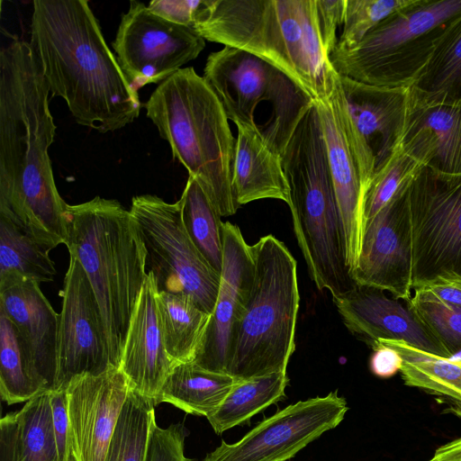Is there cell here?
<instances>
[{"label":"cell","instance_id":"obj_1","mask_svg":"<svg viewBox=\"0 0 461 461\" xmlns=\"http://www.w3.org/2000/svg\"><path fill=\"white\" fill-rule=\"evenodd\" d=\"M48 84L29 41L0 51V214L50 250L68 240L49 149L57 126Z\"/></svg>","mask_w":461,"mask_h":461},{"label":"cell","instance_id":"obj_2","mask_svg":"<svg viewBox=\"0 0 461 461\" xmlns=\"http://www.w3.org/2000/svg\"><path fill=\"white\" fill-rule=\"evenodd\" d=\"M30 45L52 96L65 100L76 122L100 133L134 122L138 90L106 44L85 0H34Z\"/></svg>","mask_w":461,"mask_h":461},{"label":"cell","instance_id":"obj_3","mask_svg":"<svg viewBox=\"0 0 461 461\" xmlns=\"http://www.w3.org/2000/svg\"><path fill=\"white\" fill-rule=\"evenodd\" d=\"M193 28L275 66L314 101L333 88L336 71L322 48L316 0H203Z\"/></svg>","mask_w":461,"mask_h":461},{"label":"cell","instance_id":"obj_4","mask_svg":"<svg viewBox=\"0 0 461 461\" xmlns=\"http://www.w3.org/2000/svg\"><path fill=\"white\" fill-rule=\"evenodd\" d=\"M67 248L82 265L99 304L110 361L121 367L131 321L147 278L145 245L130 211L95 196L67 205Z\"/></svg>","mask_w":461,"mask_h":461},{"label":"cell","instance_id":"obj_5","mask_svg":"<svg viewBox=\"0 0 461 461\" xmlns=\"http://www.w3.org/2000/svg\"><path fill=\"white\" fill-rule=\"evenodd\" d=\"M172 156L194 177L221 216L240 208L231 185L236 139L215 93L194 68L158 84L143 104Z\"/></svg>","mask_w":461,"mask_h":461},{"label":"cell","instance_id":"obj_6","mask_svg":"<svg viewBox=\"0 0 461 461\" xmlns=\"http://www.w3.org/2000/svg\"><path fill=\"white\" fill-rule=\"evenodd\" d=\"M290 189L294 234L320 291L332 299L357 285L348 267L344 226L330 176L315 102L300 121L282 156Z\"/></svg>","mask_w":461,"mask_h":461},{"label":"cell","instance_id":"obj_7","mask_svg":"<svg viewBox=\"0 0 461 461\" xmlns=\"http://www.w3.org/2000/svg\"><path fill=\"white\" fill-rule=\"evenodd\" d=\"M251 293L226 367L239 381L286 371L295 350L300 304L297 263L285 243L268 234L251 245Z\"/></svg>","mask_w":461,"mask_h":461},{"label":"cell","instance_id":"obj_8","mask_svg":"<svg viewBox=\"0 0 461 461\" xmlns=\"http://www.w3.org/2000/svg\"><path fill=\"white\" fill-rule=\"evenodd\" d=\"M203 77L220 100L228 120L236 125L258 130V105L268 104L273 112L272 147L280 156L314 102L275 66L230 46L208 56Z\"/></svg>","mask_w":461,"mask_h":461},{"label":"cell","instance_id":"obj_9","mask_svg":"<svg viewBox=\"0 0 461 461\" xmlns=\"http://www.w3.org/2000/svg\"><path fill=\"white\" fill-rule=\"evenodd\" d=\"M129 211L142 237L148 272L153 274L158 292L185 294L211 315L221 275L189 238L179 201L171 203L155 194L136 195Z\"/></svg>","mask_w":461,"mask_h":461},{"label":"cell","instance_id":"obj_10","mask_svg":"<svg viewBox=\"0 0 461 461\" xmlns=\"http://www.w3.org/2000/svg\"><path fill=\"white\" fill-rule=\"evenodd\" d=\"M413 287L443 272L461 275V176L426 167L406 191Z\"/></svg>","mask_w":461,"mask_h":461},{"label":"cell","instance_id":"obj_11","mask_svg":"<svg viewBox=\"0 0 461 461\" xmlns=\"http://www.w3.org/2000/svg\"><path fill=\"white\" fill-rule=\"evenodd\" d=\"M112 46L123 74L138 90L160 84L195 59L205 40L193 27L170 23L132 0Z\"/></svg>","mask_w":461,"mask_h":461},{"label":"cell","instance_id":"obj_12","mask_svg":"<svg viewBox=\"0 0 461 461\" xmlns=\"http://www.w3.org/2000/svg\"><path fill=\"white\" fill-rule=\"evenodd\" d=\"M405 90L406 86L365 84L336 72L331 96L365 194L393 149L403 114Z\"/></svg>","mask_w":461,"mask_h":461},{"label":"cell","instance_id":"obj_13","mask_svg":"<svg viewBox=\"0 0 461 461\" xmlns=\"http://www.w3.org/2000/svg\"><path fill=\"white\" fill-rule=\"evenodd\" d=\"M348 410L338 391L299 401L263 420L240 440H222L202 461H288L336 428Z\"/></svg>","mask_w":461,"mask_h":461},{"label":"cell","instance_id":"obj_14","mask_svg":"<svg viewBox=\"0 0 461 461\" xmlns=\"http://www.w3.org/2000/svg\"><path fill=\"white\" fill-rule=\"evenodd\" d=\"M59 295L57 374L53 390L76 377L100 375L112 366L103 317L87 276L74 253Z\"/></svg>","mask_w":461,"mask_h":461},{"label":"cell","instance_id":"obj_15","mask_svg":"<svg viewBox=\"0 0 461 461\" xmlns=\"http://www.w3.org/2000/svg\"><path fill=\"white\" fill-rule=\"evenodd\" d=\"M440 175L461 176V97L406 86L396 139Z\"/></svg>","mask_w":461,"mask_h":461},{"label":"cell","instance_id":"obj_16","mask_svg":"<svg viewBox=\"0 0 461 461\" xmlns=\"http://www.w3.org/2000/svg\"><path fill=\"white\" fill-rule=\"evenodd\" d=\"M407 189L366 223L353 271L357 285L387 291L404 301L413 292Z\"/></svg>","mask_w":461,"mask_h":461},{"label":"cell","instance_id":"obj_17","mask_svg":"<svg viewBox=\"0 0 461 461\" xmlns=\"http://www.w3.org/2000/svg\"><path fill=\"white\" fill-rule=\"evenodd\" d=\"M254 260L251 245L240 228L223 222V264L214 309L193 360L209 371L225 373L238 323L251 293Z\"/></svg>","mask_w":461,"mask_h":461},{"label":"cell","instance_id":"obj_18","mask_svg":"<svg viewBox=\"0 0 461 461\" xmlns=\"http://www.w3.org/2000/svg\"><path fill=\"white\" fill-rule=\"evenodd\" d=\"M75 461H104L117 420L131 391L120 368L74 378L66 389Z\"/></svg>","mask_w":461,"mask_h":461},{"label":"cell","instance_id":"obj_19","mask_svg":"<svg viewBox=\"0 0 461 461\" xmlns=\"http://www.w3.org/2000/svg\"><path fill=\"white\" fill-rule=\"evenodd\" d=\"M459 14L461 0L424 1L383 21L354 49L334 51L330 61L338 74L366 83L394 58L401 48Z\"/></svg>","mask_w":461,"mask_h":461},{"label":"cell","instance_id":"obj_20","mask_svg":"<svg viewBox=\"0 0 461 461\" xmlns=\"http://www.w3.org/2000/svg\"><path fill=\"white\" fill-rule=\"evenodd\" d=\"M332 300L347 329L370 346L381 339L402 341L450 357L407 306L395 298H389L384 291L357 285L345 295Z\"/></svg>","mask_w":461,"mask_h":461},{"label":"cell","instance_id":"obj_21","mask_svg":"<svg viewBox=\"0 0 461 461\" xmlns=\"http://www.w3.org/2000/svg\"><path fill=\"white\" fill-rule=\"evenodd\" d=\"M158 287L154 276L148 272L134 310L120 369L131 389L158 405L161 388L176 363L167 353L162 337Z\"/></svg>","mask_w":461,"mask_h":461},{"label":"cell","instance_id":"obj_22","mask_svg":"<svg viewBox=\"0 0 461 461\" xmlns=\"http://www.w3.org/2000/svg\"><path fill=\"white\" fill-rule=\"evenodd\" d=\"M0 312L12 321L27 345L45 390H53L59 314L40 284L16 276L0 278Z\"/></svg>","mask_w":461,"mask_h":461},{"label":"cell","instance_id":"obj_23","mask_svg":"<svg viewBox=\"0 0 461 461\" xmlns=\"http://www.w3.org/2000/svg\"><path fill=\"white\" fill-rule=\"evenodd\" d=\"M318 107L330 176L344 226L347 265L353 277L364 232V189L330 94L314 101Z\"/></svg>","mask_w":461,"mask_h":461},{"label":"cell","instance_id":"obj_24","mask_svg":"<svg viewBox=\"0 0 461 461\" xmlns=\"http://www.w3.org/2000/svg\"><path fill=\"white\" fill-rule=\"evenodd\" d=\"M231 185L239 207L260 199H277L291 203L290 189L281 156L271 149L261 133L251 127L236 125Z\"/></svg>","mask_w":461,"mask_h":461},{"label":"cell","instance_id":"obj_25","mask_svg":"<svg viewBox=\"0 0 461 461\" xmlns=\"http://www.w3.org/2000/svg\"><path fill=\"white\" fill-rule=\"evenodd\" d=\"M375 343L386 345L400 354L402 360L400 373L405 385L432 395L443 405V413L461 418V361L402 341L381 339Z\"/></svg>","mask_w":461,"mask_h":461},{"label":"cell","instance_id":"obj_26","mask_svg":"<svg viewBox=\"0 0 461 461\" xmlns=\"http://www.w3.org/2000/svg\"><path fill=\"white\" fill-rule=\"evenodd\" d=\"M239 380L225 373L202 368L194 362L175 365L159 394L158 403H170L183 411L211 416Z\"/></svg>","mask_w":461,"mask_h":461},{"label":"cell","instance_id":"obj_27","mask_svg":"<svg viewBox=\"0 0 461 461\" xmlns=\"http://www.w3.org/2000/svg\"><path fill=\"white\" fill-rule=\"evenodd\" d=\"M157 300L167 355L176 364L193 361L210 315L185 294L161 291Z\"/></svg>","mask_w":461,"mask_h":461},{"label":"cell","instance_id":"obj_28","mask_svg":"<svg viewBox=\"0 0 461 461\" xmlns=\"http://www.w3.org/2000/svg\"><path fill=\"white\" fill-rule=\"evenodd\" d=\"M286 371L238 381L218 409L206 418L216 434L249 421L285 397Z\"/></svg>","mask_w":461,"mask_h":461},{"label":"cell","instance_id":"obj_29","mask_svg":"<svg viewBox=\"0 0 461 461\" xmlns=\"http://www.w3.org/2000/svg\"><path fill=\"white\" fill-rule=\"evenodd\" d=\"M46 391L31 352L12 321L0 312V394L11 405Z\"/></svg>","mask_w":461,"mask_h":461},{"label":"cell","instance_id":"obj_30","mask_svg":"<svg viewBox=\"0 0 461 461\" xmlns=\"http://www.w3.org/2000/svg\"><path fill=\"white\" fill-rule=\"evenodd\" d=\"M185 230L208 264L221 275L223 264V222L199 183L188 176L180 199Z\"/></svg>","mask_w":461,"mask_h":461},{"label":"cell","instance_id":"obj_31","mask_svg":"<svg viewBox=\"0 0 461 461\" xmlns=\"http://www.w3.org/2000/svg\"><path fill=\"white\" fill-rule=\"evenodd\" d=\"M50 249L0 214V278L16 276L39 284L56 275Z\"/></svg>","mask_w":461,"mask_h":461},{"label":"cell","instance_id":"obj_32","mask_svg":"<svg viewBox=\"0 0 461 461\" xmlns=\"http://www.w3.org/2000/svg\"><path fill=\"white\" fill-rule=\"evenodd\" d=\"M15 419V461H59L50 391L27 401Z\"/></svg>","mask_w":461,"mask_h":461},{"label":"cell","instance_id":"obj_33","mask_svg":"<svg viewBox=\"0 0 461 461\" xmlns=\"http://www.w3.org/2000/svg\"><path fill=\"white\" fill-rule=\"evenodd\" d=\"M155 405L131 389L122 406L104 461H147Z\"/></svg>","mask_w":461,"mask_h":461},{"label":"cell","instance_id":"obj_34","mask_svg":"<svg viewBox=\"0 0 461 461\" xmlns=\"http://www.w3.org/2000/svg\"><path fill=\"white\" fill-rule=\"evenodd\" d=\"M427 163L403 145L395 142L382 167L375 174L363 203L364 228L396 195L406 190Z\"/></svg>","mask_w":461,"mask_h":461},{"label":"cell","instance_id":"obj_35","mask_svg":"<svg viewBox=\"0 0 461 461\" xmlns=\"http://www.w3.org/2000/svg\"><path fill=\"white\" fill-rule=\"evenodd\" d=\"M415 86L433 94L461 97V14L448 23Z\"/></svg>","mask_w":461,"mask_h":461},{"label":"cell","instance_id":"obj_36","mask_svg":"<svg viewBox=\"0 0 461 461\" xmlns=\"http://www.w3.org/2000/svg\"><path fill=\"white\" fill-rule=\"evenodd\" d=\"M407 308L443 346L450 357L461 352V308L429 294L413 291Z\"/></svg>","mask_w":461,"mask_h":461},{"label":"cell","instance_id":"obj_37","mask_svg":"<svg viewBox=\"0 0 461 461\" xmlns=\"http://www.w3.org/2000/svg\"><path fill=\"white\" fill-rule=\"evenodd\" d=\"M423 2L422 0H346L343 31L334 51L354 49L383 21L394 14L412 9Z\"/></svg>","mask_w":461,"mask_h":461},{"label":"cell","instance_id":"obj_38","mask_svg":"<svg viewBox=\"0 0 461 461\" xmlns=\"http://www.w3.org/2000/svg\"><path fill=\"white\" fill-rule=\"evenodd\" d=\"M187 435L188 430L182 423L163 429L155 420L150 430L147 461H196L185 456Z\"/></svg>","mask_w":461,"mask_h":461},{"label":"cell","instance_id":"obj_39","mask_svg":"<svg viewBox=\"0 0 461 461\" xmlns=\"http://www.w3.org/2000/svg\"><path fill=\"white\" fill-rule=\"evenodd\" d=\"M316 5L322 48L330 59L339 40L337 29L344 23L346 0H316Z\"/></svg>","mask_w":461,"mask_h":461},{"label":"cell","instance_id":"obj_40","mask_svg":"<svg viewBox=\"0 0 461 461\" xmlns=\"http://www.w3.org/2000/svg\"><path fill=\"white\" fill-rule=\"evenodd\" d=\"M50 394L59 461H75L69 429L67 391L51 390Z\"/></svg>","mask_w":461,"mask_h":461},{"label":"cell","instance_id":"obj_41","mask_svg":"<svg viewBox=\"0 0 461 461\" xmlns=\"http://www.w3.org/2000/svg\"><path fill=\"white\" fill-rule=\"evenodd\" d=\"M203 3V0H153L148 8L170 23L194 27Z\"/></svg>","mask_w":461,"mask_h":461},{"label":"cell","instance_id":"obj_42","mask_svg":"<svg viewBox=\"0 0 461 461\" xmlns=\"http://www.w3.org/2000/svg\"><path fill=\"white\" fill-rule=\"evenodd\" d=\"M413 291L429 294L461 308V275L456 273H440L420 283L413 287Z\"/></svg>","mask_w":461,"mask_h":461},{"label":"cell","instance_id":"obj_43","mask_svg":"<svg viewBox=\"0 0 461 461\" xmlns=\"http://www.w3.org/2000/svg\"><path fill=\"white\" fill-rule=\"evenodd\" d=\"M371 347L373 354L370 357L369 367L375 375L389 378L400 372L402 360L395 349L381 343H375Z\"/></svg>","mask_w":461,"mask_h":461},{"label":"cell","instance_id":"obj_44","mask_svg":"<svg viewBox=\"0 0 461 461\" xmlns=\"http://www.w3.org/2000/svg\"><path fill=\"white\" fill-rule=\"evenodd\" d=\"M15 413L11 412L0 421V461H15Z\"/></svg>","mask_w":461,"mask_h":461},{"label":"cell","instance_id":"obj_45","mask_svg":"<svg viewBox=\"0 0 461 461\" xmlns=\"http://www.w3.org/2000/svg\"><path fill=\"white\" fill-rule=\"evenodd\" d=\"M428 461H461V437L439 446Z\"/></svg>","mask_w":461,"mask_h":461}]
</instances>
